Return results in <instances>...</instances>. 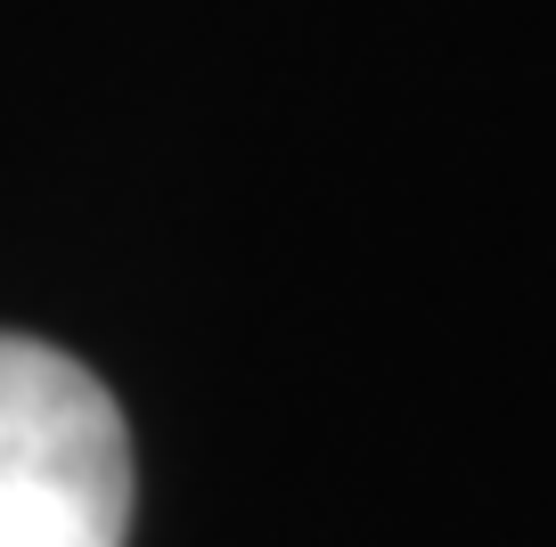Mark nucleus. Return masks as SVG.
I'll return each instance as SVG.
<instances>
[{
    "mask_svg": "<svg viewBox=\"0 0 556 547\" xmlns=\"http://www.w3.org/2000/svg\"><path fill=\"white\" fill-rule=\"evenodd\" d=\"M131 433L83 359L0 335V547H123Z\"/></svg>",
    "mask_w": 556,
    "mask_h": 547,
    "instance_id": "1",
    "label": "nucleus"
}]
</instances>
